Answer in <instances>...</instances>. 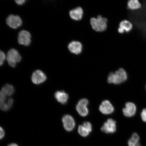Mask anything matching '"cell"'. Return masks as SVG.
Here are the masks:
<instances>
[{"mask_svg":"<svg viewBox=\"0 0 146 146\" xmlns=\"http://www.w3.org/2000/svg\"><path fill=\"white\" fill-rule=\"evenodd\" d=\"M119 27L123 29L125 32L129 33L132 30L133 25L130 21L125 20L120 22Z\"/></svg>","mask_w":146,"mask_h":146,"instance_id":"15","label":"cell"},{"mask_svg":"<svg viewBox=\"0 0 146 146\" xmlns=\"http://www.w3.org/2000/svg\"><path fill=\"white\" fill-rule=\"evenodd\" d=\"M6 101L3 103H1V108L3 111H7L9 110L13 104L14 101L12 98H9L7 102Z\"/></svg>","mask_w":146,"mask_h":146,"instance_id":"19","label":"cell"},{"mask_svg":"<svg viewBox=\"0 0 146 146\" xmlns=\"http://www.w3.org/2000/svg\"><path fill=\"white\" fill-rule=\"evenodd\" d=\"M101 130L102 132L107 134L115 133L116 130V121L112 119H109L104 123L103 126L101 127Z\"/></svg>","mask_w":146,"mask_h":146,"instance_id":"5","label":"cell"},{"mask_svg":"<svg viewBox=\"0 0 146 146\" xmlns=\"http://www.w3.org/2000/svg\"><path fill=\"white\" fill-rule=\"evenodd\" d=\"M6 59L9 65L13 67L16 66V64L21 61V57L18 51L15 49H11L7 53Z\"/></svg>","mask_w":146,"mask_h":146,"instance_id":"3","label":"cell"},{"mask_svg":"<svg viewBox=\"0 0 146 146\" xmlns=\"http://www.w3.org/2000/svg\"><path fill=\"white\" fill-rule=\"evenodd\" d=\"M118 31L119 33L121 34H123L125 32V31H124L123 29L120 28L119 27L118 29Z\"/></svg>","mask_w":146,"mask_h":146,"instance_id":"26","label":"cell"},{"mask_svg":"<svg viewBox=\"0 0 146 146\" xmlns=\"http://www.w3.org/2000/svg\"><path fill=\"white\" fill-rule=\"evenodd\" d=\"M89 104V101L86 98H83L79 100L76 106V111L80 115L86 116L89 113V110L87 106Z\"/></svg>","mask_w":146,"mask_h":146,"instance_id":"4","label":"cell"},{"mask_svg":"<svg viewBox=\"0 0 146 146\" xmlns=\"http://www.w3.org/2000/svg\"><path fill=\"white\" fill-rule=\"evenodd\" d=\"M8 146H18L17 144L15 143L11 144L9 145Z\"/></svg>","mask_w":146,"mask_h":146,"instance_id":"27","label":"cell"},{"mask_svg":"<svg viewBox=\"0 0 146 146\" xmlns=\"http://www.w3.org/2000/svg\"><path fill=\"white\" fill-rule=\"evenodd\" d=\"M15 91L14 88L9 84L5 85L2 89L1 93L5 96H10L13 94Z\"/></svg>","mask_w":146,"mask_h":146,"instance_id":"17","label":"cell"},{"mask_svg":"<svg viewBox=\"0 0 146 146\" xmlns=\"http://www.w3.org/2000/svg\"><path fill=\"white\" fill-rule=\"evenodd\" d=\"M68 48L70 52L72 53L79 54L82 52L83 46L79 41H73L69 44Z\"/></svg>","mask_w":146,"mask_h":146,"instance_id":"12","label":"cell"},{"mask_svg":"<svg viewBox=\"0 0 146 146\" xmlns=\"http://www.w3.org/2000/svg\"><path fill=\"white\" fill-rule=\"evenodd\" d=\"M5 132L2 128L1 127V139H2L5 136Z\"/></svg>","mask_w":146,"mask_h":146,"instance_id":"25","label":"cell"},{"mask_svg":"<svg viewBox=\"0 0 146 146\" xmlns=\"http://www.w3.org/2000/svg\"><path fill=\"white\" fill-rule=\"evenodd\" d=\"M136 146H142L141 145H140V143H139L138 144V145H136Z\"/></svg>","mask_w":146,"mask_h":146,"instance_id":"28","label":"cell"},{"mask_svg":"<svg viewBox=\"0 0 146 146\" xmlns=\"http://www.w3.org/2000/svg\"><path fill=\"white\" fill-rule=\"evenodd\" d=\"M141 116L143 121L146 123V108L143 109L142 111Z\"/></svg>","mask_w":146,"mask_h":146,"instance_id":"23","label":"cell"},{"mask_svg":"<svg viewBox=\"0 0 146 146\" xmlns=\"http://www.w3.org/2000/svg\"><path fill=\"white\" fill-rule=\"evenodd\" d=\"M62 120L66 130L70 132L74 129L75 127V122L72 116L69 115H65L63 117Z\"/></svg>","mask_w":146,"mask_h":146,"instance_id":"6","label":"cell"},{"mask_svg":"<svg viewBox=\"0 0 146 146\" xmlns=\"http://www.w3.org/2000/svg\"><path fill=\"white\" fill-rule=\"evenodd\" d=\"M46 76L44 73L40 70H36L33 73L32 80L35 84H40L44 82L46 80Z\"/></svg>","mask_w":146,"mask_h":146,"instance_id":"9","label":"cell"},{"mask_svg":"<svg viewBox=\"0 0 146 146\" xmlns=\"http://www.w3.org/2000/svg\"></svg>","mask_w":146,"mask_h":146,"instance_id":"29","label":"cell"},{"mask_svg":"<svg viewBox=\"0 0 146 146\" xmlns=\"http://www.w3.org/2000/svg\"><path fill=\"white\" fill-rule=\"evenodd\" d=\"M55 98L58 102L62 104L67 103L69 98L68 95L63 91H58L54 95Z\"/></svg>","mask_w":146,"mask_h":146,"instance_id":"14","label":"cell"},{"mask_svg":"<svg viewBox=\"0 0 146 146\" xmlns=\"http://www.w3.org/2000/svg\"><path fill=\"white\" fill-rule=\"evenodd\" d=\"M99 110L102 113L106 115L112 114L114 112L113 106L108 100H104L99 107Z\"/></svg>","mask_w":146,"mask_h":146,"instance_id":"10","label":"cell"},{"mask_svg":"<svg viewBox=\"0 0 146 146\" xmlns=\"http://www.w3.org/2000/svg\"><path fill=\"white\" fill-rule=\"evenodd\" d=\"M108 20L101 15L97 16V18H91L90 23L93 30L96 32H102L105 31L107 27Z\"/></svg>","mask_w":146,"mask_h":146,"instance_id":"2","label":"cell"},{"mask_svg":"<svg viewBox=\"0 0 146 146\" xmlns=\"http://www.w3.org/2000/svg\"><path fill=\"white\" fill-rule=\"evenodd\" d=\"M127 78L126 71L123 69L120 68L115 72L110 73L107 81L109 83L119 84L126 81Z\"/></svg>","mask_w":146,"mask_h":146,"instance_id":"1","label":"cell"},{"mask_svg":"<svg viewBox=\"0 0 146 146\" xmlns=\"http://www.w3.org/2000/svg\"><path fill=\"white\" fill-rule=\"evenodd\" d=\"M69 15L73 20L79 21L83 17L84 12L83 9L81 7H78L73 9L69 12Z\"/></svg>","mask_w":146,"mask_h":146,"instance_id":"13","label":"cell"},{"mask_svg":"<svg viewBox=\"0 0 146 146\" xmlns=\"http://www.w3.org/2000/svg\"><path fill=\"white\" fill-rule=\"evenodd\" d=\"M127 8L131 10H136L141 8L142 5L138 0H130L127 3Z\"/></svg>","mask_w":146,"mask_h":146,"instance_id":"16","label":"cell"},{"mask_svg":"<svg viewBox=\"0 0 146 146\" xmlns=\"http://www.w3.org/2000/svg\"><path fill=\"white\" fill-rule=\"evenodd\" d=\"M83 125L84 127L88 130L89 132H91L92 131V125L90 122H85L83 123Z\"/></svg>","mask_w":146,"mask_h":146,"instance_id":"21","label":"cell"},{"mask_svg":"<svg viewBox=\"0 0 146 146\" xmlns=\"http://www.w3.org/2000/svg\"><path fill=\"white\" fill-rule=\"evenodd\" d=\"M7 24L11 28L16 29L21 27L22 24V21L19 16L10 15L7 18Z\"/></svg>","mask_w":146,"mask_h":146,"instance_id":"7","label":"cell"},{"mask_svg":"<svg viewBox=\"0 0 146 146\" xmlns=\"http://www.w3.org/2000/svg\"><path fill=\"white\" fill-rule=\"evenodd\" d=\"M139 137L137 134L134 133L128 141V145L129 146H136L139 143Z\"/></svg>","mask_w":146,"mask_h":146,"instance_id":"18","label":"cell"},{"mask_svg":"<svg viewBox=\"0 0 146 146\" xmlns=\"http://www.w3.org/2000/svg\"><path fill=\"white\" fill-rule=\"evenodd\" d=\"M6 58V56L4 52L2 51H1L0 52V65L1 66L2 65L4 62Z\"/></svg>","mask_w":146,"mask_h":146,"instance_id":"22","label":"cell"},{"mask_svg":"<svg viewBox=\"0 0 146 146\" xmlns=\"http://www.w3.org/2000/svg\"><path fill=\"white\" fill-rule=\"evenodd\" d=\"M124 115L127 117H131L135 114L136 107L135 104L131 102H127L125 104V107L123 110Z\"/></svg>","mask_w":146,"mask_h":146,"instance_id":"11","label":"cell"},{"mask_svg":"<svg viewBox=\"0 0 146 146\" xmlns=\"http://www.w3.org/2000/svg\"><path fill=\"white\" fill-rule=\"evenodd\" d=\"M78 133L81 136L86 137L88 136L90 133L88 129L84 127L83 125H80L78 127Z\"/></svg>","mask_w":146,"mask_h":146,"instance_id":"20","label":"cell"},{"mask_svg":"<svg viewBox=\"0 0 146 146\" xmlns=\"http://www.w3.org/2000/svg\"><path fill=\"white\" fill-rule=\"evenodd\" d=\"M18 42L21 45L26 46L30 45L31 42V35L30 33L25 30L20 32L18 34Z\"/></svg>","mask_w":146,"mask_h":146,"instance_id":"8","label":"cell"},{"mask_svg":"<svg viewBox=\"0 0 146 146\" xmlns=\"http://www.w3.org/2000/svg\"><path fill=\"white\" fill-rule=\"evenodd\" d=\"M15 1L18 5H21L23 4L25 1V0H17V1Z\"/></svg>","mask_w":146,"mask_h":146,"instance_id":"24","label":"cell"}]
</instances>
